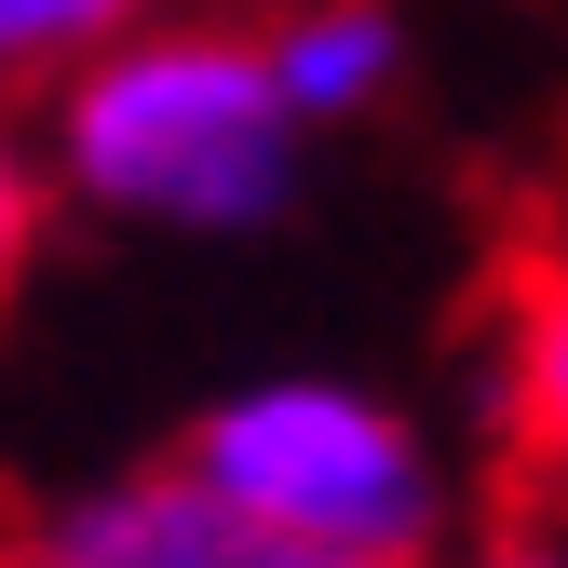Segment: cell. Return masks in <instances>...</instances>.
I'll return each mask as SVG.
<instances>
[{
	"mask_svg": "<svg viewBox=\"0 0 568 568\" xmlns=\"http://www.w3.org/2000/svg\"><path fill=\"white\" fill-rule=\"evenodd\" d=\"M163 0H0V82H68L95 41H122V28H150Z\"/></svg>",
	"mask_w": 568,
	"mask_h": 568,
	"instance_id": "obj_6",
	"label": "cell"
},
{
	"mask_svg": "<svg viewBox=\"0 0 568 568\" xmlns=\"http://www.w3.org/2000/svg\"><path fill=\"white\" fill-rule=\"evenodd\" d=\"M487 419L515 501H568V244H515L487 284Z\"/></svg>",
	"mask_w": 568,
	"mask_h": 568,
	"instance_id": "obj_4",
	"label": "cell"
},
{
	"mask_svg": "<svg viewBox=\"0 0 568 568\" xmlns=\"http://www.w3.org/2000/svg\"><path fill=\"white\" fill-rule=\"evenodd\" d=\"M487 568H568V501H515L487 528Z\"/></svg>",
	"mask_w": 568,
	"mask_h": 568,
	"instance_id": "obj_8",
	"label": "cell"
},
{
	"mask_svg": "<svg viewBox=\"0 0 568 568\" xmlns=\"http://www.w3.org/2000/svg\"><path fill=\"white\" fill-rule=\"evenodd\" d=\"M176 460L217 487L231 515L352 555V568H460V474L419 406L338 379V366H271L190 406Z\"/></svg>",
	"mask_w": 568,
	"mask_h": 568,
	"instance_id": "obj_2",
	"label": "cell"
},
{
	"mask_svg": "<svg viewBox=\"0 0 568 568\" xmlns=\"http://www.w3.org/2000/svg\"><path fill=\"white\" fill-rule=\"evenodd\" d=\"M41 217H54V176H41V95L0 82V312H14V284L41 271Z\"/></svg>",
	"mask_w": 568,
	"mask_h": 568,
	"instance_id": "obj_7",
	"label": "cell"
},
{
	"mask_svg": "<svg viewBox=\"0 0 568 568\" xmlns=\"http://www.w3.org/2000/svg\"><path fill=\"white\" fill-rule=\"evenodd\" d=\"M257 41H271L312 135H366L406 95V14L393 0H284V14H257Z\"/></svg>",
	"mask_w": 568,
	"mask_h": 568,
	"instance_id": "obj_5",
	"label": "cell"
},
{
	"mask_svg": "<svg viewBox=\"0 0 568 568\" xmlns=\"http://www.w3.org/2000/svg\"><path fill=\"white\" fill-rule=\"evenodd\" d=\"M460 568H487V555H460Z\"/></svg>",
	"mask_w": 568,
	"mask_h": 568,
	"instance_id": "obj_9",
	"label": "cell"
},
{
	"mask_svg": "<svg viewBox=\"0 0 568 568\" xmlns=\"http://www.w3.org/2000/svg\"><path fill=\"white\" fill-rule=\"evenodd\" d=\"M0 568H352V555H312V541L231 515L163 447V460H122V474H82L54 501H28L0 528Z\"/></svg>",
	"mask_w": 568,
	"mask_h": 568,
	"instance_id": "obj_3",
	"label": "cell"
},
{
	"mask_svg": "<svg viewBox=\"0 0 568 568\" xmlns=\"http://www.w3.org/2000/svg\"><path fill=\"white\" fill-rule=\"evenodd\" d=\"M325 135L298 122L257 14H163L95 41L68 82H41V176L95 231L150 244H257L298 203Z\"/></svg>",
	"mask_w": 568,
	"mask_h": 568,
	"instance_id": "obj_1",
	"label": "cell"
}]
</instances>
